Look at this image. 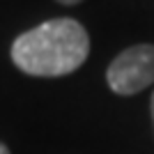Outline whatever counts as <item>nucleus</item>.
<instances>
[{"label":"nucleus","mask_w":154,"mask_h":154,"mask_svg":"<svg viewBox=\"0 0 154 154\" xmlns=\"http://www.w3.org/2000/svg\"><path fill=\"white\" fill-rule=\"evenodd\" d=\"M90 37L74 19H51L14 39L12 60L30 76H67L88 60Z\"/></svg>","instance_id":"1"},{"label":"nucleus","mask_w":154,"mask_h":154,"mask_svg":"<svg viewBox=\"0 0 154 154\" xmlns=\"http://www.w3.org/2000/svg\"><path fill=\"white\" fill-rule=\"evenodd\" d=\"M108 85L115 94L131 97L154 83V44L129 46L110 62L106 71Z\"/></svg>","instance_id":"2"},{"label":"nucleus","mask_w":154,"mask_h":154,"mask_svg":"<svg viewBox=\"0 0 154 154\" xmlns=\"http://www.w3.org/2000/svg\"><path fill=\"white\" fill-rule=\"evenodd\" d=\"M58 2H62V5H76V2H81V0H58Z\"/></svg>","instance_id":"3"},{"label":"nucleus","mask_w":154,"mask_h":154,"mask_svg":"<svg viewBox=\"0 0 154 154\" xmlns=\"http://www.w3.org/2000/svg\"><path fill=\"white\" fill-rule=\"evenodd\" d=\"M0 154H9V149H7L5 145H2V143H0Z\"/></svg>","instance_id":"4"},{"label":"nucleus","mask_w":154,"mask_h":154,"mask_svg":"<svg viewBox=\"0 0 154 154\" xmlns=\"http://www.w3.org/2000/svg\"><path fill=\"white\" fill-rule=\"evenodd\" d=\"M149 103H152V120H154V92H152V101Z\"/></svg>","instance_id":"5"}]
</instances>
